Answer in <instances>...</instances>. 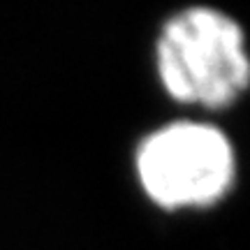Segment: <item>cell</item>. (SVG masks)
I'll list each match as a JSON object with an SVG mask.
<instances>
[{"mask_svg": "<svg viewBox=\"0 0 250 250\" xmlns=\"http://www.w3.org/2000/svg\"><path fill=\"white\" fill-rule=\"evenodd\" d=\"M132 165L146 199L169 213L220 204L239 179L232 139L204 118H176L146 132Z\"/></svg>", "mask_w": 250, "mask_h": 250, "instance_id": "7a4b0ae2", "label": "cell"}, {"mask_svg": "<svg viewBox=\"0 0 250 250\" xmlns=\"http://www.w3.org/2000/svg\"><path fill=\"white\" fill-rule=\"evenodd\" d=\"M153 65L167 98L223 111L250 90V49L241 21L213 5H188L162 21Z\"/></svg>", "mask_w": 250, "mask_h": 250, "instance_id": "6da1fadb", "label": "cell"}]
</instances>
